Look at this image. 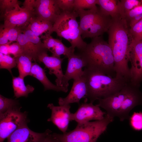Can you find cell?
<instances>
[{
  "label": "cell",
  "mask_w": 142,
  "mask_h": 142,
  "mask_svg": "<svg viewBox=\"0 0 142 142\" xmlns=\"http://www.w3.org/2000/svg\"><path fill=\"white\" fill-rule=\"evenodd\" d=\"M107 32L108 43L112 51L116 78L130 81V68L128 66L129 48L131 41L129 29L125 20L119 16L112 18Z\"/></svg>",
  "instance_id": "obj_1"
},
{
  "label": "cell",
  "mask_w": 142,
  "mask_h": 142,
  "mask_svg": "<svg viewBox=\"0 0 142 142\" xmlns=\"http://www.w3.org/2000/svg\"><path fill=\"white\" fill-rule=\"evenodd\" d=\"M78 16L76 11L62 12L53 25L51 32H55L57 36L67 40L74 49L77 48L80 51L87 44L82 39L79 23L77 20Z\"/></svg>",
  "instance_id": "obj_6"
},
{
  "label": "cell",
  "mask_w": 142,
  "mask_h": 142,
  "mask_svg": "<svg viewBox=\"0 0 142 142\" xmlns=\"http://www.w3.org/2000/svg\"><path fill=\"white\" fill-rule=\"evenodd\" d=\"M30 75L36 78L43 85L45 90H53L57 92H67L68 88L57 86L52 83L47 77L44 69L36 62L33 63Z\"/></svg>",
  "instance_id": "obj_18"
},
{
  "label": "cell",
  "mask_w": 142,
  "mask_h": 142,
  "mask_svg": "<svg viewBox=\"0 0 142 142\" xmlns=\"http://www.w3.org/2000/svg\"><path fill=\"white\" fill-rule=\"evenodd\" d=\"M98 0H74V10L97 8Z\"/></svg>",
  "instance_id": "obj_30"
},
{
  "label": "cell",
  "mask_w": 142,
  "mask_h": 142,
  "mask_svg": "<svg viewBox=\"0 0 142 142\" xmlns=\"http://www.w3.org/2000/svg\"><path fill=\"white\" fill-rule=\"evenodd\" d=\"M79 54L85 63V68L112 77L115 73L111 48L102 36L92 38Z\"/></svg>",
  "instance_id": "obj_3"
},
{
  "label": "cell",
  "mask_w": 142,
  "mask_h": 142,
  "mask_svg": "<svg viewBox=\"0 0 142 142\" xmlns=\"http://www.w3.org/2000/svg\"><path fill=\"white\" fill-rule=\"evenodd\" d=\"M51 34L47 33L41 36L44 47L52 53V56L60 57L62 55L68 58L73 53L75 49L71 46L67 47L64 45L61 40L53 38Z\"/></svg>",
  "instance_id": "obj_16"
},
{
  "label": "cell",
  "mask_w": 142,
  "mask_h": 142,
  "mask_svg": "<svg viewBox=\"0 0 142 142\" xmlns=\"http://www.w3.org/2000/svg\"><path fill=\"white\" fill-rule=\"evenodd\" d=\"M74 0H56L57 4L62 12L74 11Z\"/></svg>",
  "instance_id": "obj_33"
},
{
  "label": "cell",
  "mask_w": 142,
  "mask_h": 142,
  "mask_svg": "<svg viewBox=\"0 0 142 142\" xmlns=\"http://www.w3.org/2000/svg\"><path fill=\"white\" fill-rule=\"evenodd\" d=\"M12 84L14 97L16 98L21 97H27L29 94L33 92L34 89V87L32 85L29 84L26 85L24 79L19 76L13 77Z\"/></svg>",
  "instance_id": "obj_22"
},
{
  "label": "cell",
  "mask_w": 142,
  "mask_h": 142,
  "mask_svg": "<svg viewBox=\"0 0 142 142\" xmlns=\"http://www.w3.org/2000/svg\"><path fill=\"white\" fill-rule=\"evenodd\" d=\"M33 10L18 5L14 9L6 13L1 18H3L4 28H9L17 26H27L34 16Z\"/></svg>",
  "instance_id": "obj_9"
},
{
  "label": "cell",
  "mask_w": 142,
  "mask_h": 142,
  "mask_svg": "<svg viewBox=\"0 0 142 142\" xmlns=\"http://www.w3.org/2000/svg\"><path fill=\"white\" fill-rule=\"evenodd\" d=\"M17 67L15 58L9 55H4L0 53V68L8 70L12 73L11 69Z\"/></svg>",
  "instance_id": "obj_29"
},
{
  "label": "cell",
  "mask_w": 142,
  "mask_h": 142,
  "mask_svg": "<svg viewBox=\"0 0 142 142\" xmlns=\"http://www.w3.org/2000/svg\"><path fill=\"white\" fill-rule=\"evenodd\" d=\"M45 132L44 135L40 142H60L50 130L47 129Z\"/></svg>",
  "instance_id": "obj_36"
},
{
  "label": "cell",
  "mask_w": 142,
  "mask_h": 142,
  "mask_svg": "<svg viewBox=\"0 0 142 142\" xmlns=\"http://www.w3.org/2000/svg\"><path fill=\"white\" fill-rule=\"evenodd\" d=\"M20 106L0 114V142L4 140L16 129L28 122L27 112H22Z\"/></svg>",
  "instance_id": "obj_7"
},
{
  "label": "cell",
  "mask_w": 142,
  "mask_h": 142,
  "mask_svg": "<svg viewBox=\"0 0 142 142\" xmlns=\"http://www.w3.org/2000/svg\"><path fill=\"white\" fill-rule=\"evenodd\" d=\"M85 102L80 105L75 113H72L71 120L77 124L84 123L91 120H100L103 119L106 113L103 111L99 106L92 103Z\"/></svg>",
  "instance_id": "obj_11"
},
{
  "label": "cell",
  "mask_w": 142,
  "mask_h": 142,
  "mask_svg": "<svg viewBox=\"0 0 142 142\" xmlns=\"http://www.w3.org/2000/svg\"><path fill=\"white\" fill-rule=\"evenodd\" d=\"M128 59L131 64L129 82L139 87L142 82V41H131Z\"/></svg>",
  "instance_id": "obj_8"
},
{
  "label": "cell",
  "mask_w": 142,
  "mask_h": 142,
  "mask_svg": "<svg viewBox=\"0 0 142 142\" xmlns=\"http://www.w3.org/2000/svg\"><path fill=\"white\" fill-rule=\"evenodd\" d=\"M47 107L51 111V116L47 121L52 122L63 133L66 132L69 122L72 121L70 105L55 106L49 103Z\"/></svg>",
  "instance_id": "obj_13"
},
{
  "label": "cell",
  "mask_w": 142,
  "mask_h": 142,
  "mask_svg": "<svg viewBox=\"0 0 142 142\" xmlns=\"http://www.w3.org/2000/svg\"><path fill=\"white\" fill-rule=\"evenodd\" d=\"M15 58L19 76L24 79L26 76L30 75L32 65V58L24 53Z\"/></svg>",
  "instance_id": "obj_23"
},
{
  "label": "cell",
  "mask_w": 142,
  "mask_h": 142,
  "mask_svg": "<svg viewBox=\"0 0 142 142\" xmlns=\"http://www.w3.org/2000/svg\"><path fill=\"white\" fill-rule=\"evenodd\" d=\"M87 94L86 79L84 74L80 78L73 80L72 87L68 95L65 98L58 99L59 104L63 105L74 103L79 104L82 99L86 98Z\"/></svg>",
  "instance_id": "obj_15"
},
{
  "label": "cell",
  "mask_w": 142,
  "mask_h": 142,
  "mask_svg": "<svg viewBox=\"0 0 142 142\" xmlns=\"http://www.w3.org/2000/svg\"><path fill=\"white\" fill-rule=\"evenodd\" d=\"M22 27L17 26L8 28V39L10 44L13 42H17L19 35L22 33Z\"/></svg>",
  "instance_id": "obj_34"
},
{
  "label": "cell",
  "mask_w": 142,
  "mask_h": 142,
  "mask_svg": "<svg viewBox=\"0 0 142 142\" xmlns=\"http://www.w3.org/2000/svg\"><path fill=\"white\" fill-rule=\"evenodd\" d=\"M114 120V118L106 114L101 120L77 124L70 131L63 134L53 133L60 142H97Z\"/></svg>",
  "instance_id": "obj_5"
},
{
  "label": "cell",
  "mask_w": 142,
  "mask_h": 142,
  "mask_svg": "<svg viewBox=\"0 0 142 142\" xmlns=\"http://www.w3.org/2000/svg\"><path fill=\"white\" fill-rule=\"evenodd\" d=\"M68 58L67 66L62 83V87L66 88L68 87L70 80H74L83 75L84 72L82 68L85 66L84 60L78 54L73 53Z\"/></svg>",
  "instance_id": "obj_14"
},
{
  "label": "cell",
  "mask_w": 142,
  "mask_h": 142,
  "mask_svg": "<svg viewBox=\"0 0 142 142\" xmlns=\"http://www.w3.org/2000/svg\"><path fill=\"white\" fill-rule=\"evenodd\" d=\"M8 28H4L3 26L0 27V45L6 44L8 42Z\"/></svg>",
  "instance_id": "obj_37"
},
{
  "label": "cell",
  "mask_w": 142,
  "mask_h": 142,
  "mask_svg": "<svg viewBox=\"0 0 142 142\" xmlns=\"http://www.w3.org/2000/svg\"><path fill=\"white\" fill-rule=\"evenodd\" d=\"M16 42L18 43L22 47L23 53L32 57L35 62H36L38 54L46 49L42 50L39 49L31 42L22 33L19 34Z\"/></svg>",
  "instance_id": "obj_21"
},
{
  "label": "cell",
  "mask_w": 142,
  "mask_h": 142,
  "mask_svg": "<svg viewBox=\"0 0 142 142\" xmlns=\"http://www.w3.org/2000/svg\"><path fill=\"white\" fill-rule=\"evenodd\" d=\"M33 8L34 16L53 24L62 12L56 0H34Z\"/></svg>",
  "instance_id": "obj_10"
},
{
  "label": "cell",
  "mask_w": 142,
  "mask_h": 142,
  "mask_svg": "<svg viewBox=\"0 0 142 142\" xmlns=\"http://www.w3.org/2000/svg\"><path fill=\"white\" fill-rule=\"evenodd\" d=\"M129 28L142 19V2L138 6L129 11L124 18Z\"/></svg>",
  "instance_id": "obj_24"
},
{
  "label": "cell",
  "mask_w": 142,
  "mask_h": 142,
  "mask_svg": "<svg viewBox=\"0 0 142 142\" xmlns=\"http://www.w3.org/2000/svg\"><path fill=\"white\" fill-rule=\"evenodd\" d=\"M27 26L22 27V33L31 42L39 49L42 50L45 49L44 47L43 42L41 41L40 38L28 28Z\"/></svg>",
  "instance_id": "obj_28"
},
{
  "label": "cell",
  "mask_w": 142,
  "mask_h": 142,
  "mask_svg": "<svg viewBox=\"0 0 142 142\" xmlns=\"http://www.w3.org/2000/svg\"><path fill=\"white\" fill-rule=\"evenodd\" d=\"M48 50L46 49L38 55L36 62L43 63L46 68L49 70V73L54 74L56 77L55 80L56 85L62 87V83L64 74L62 68V64L64 58L54 56H49L47 53Z\"/></svg>",
  "instance_id": "obj_12"
},
{
  "label": "cell",
  "mask_w": 142,
  "mask_h": 142,
  "mask_svg": "<svg viewBox=\"0 0 142 142\" xmlns=\"http://www.w3.org/2000/svg\"><path fill=\"white\" fill-rule=\"evenodd\" d=\"M27 123L22 125L7 138V142H40L45 133L33 131L28 127Z\"/></svg>",
  "instance_id": "obj_17"
},
{
  "label": "cell",
  "mask_w": 142,
  "mask_h": 142,
  "mask_svg": "<svg viewBox=\"0 0 142 142\" xmlns=\"http://www.w3.org/2000/svg\"><path fill=\"white\" fill-rule=\"evenodd\" d=\"M20 3L17 0H0L1 17L6 13L14 9Z\"/></svg>",
  "instance_id": "obj_32"
},
{
  "label": "cell",
  "mask_w": 142,
  "mask_h": 142,
  "mask_svg": "<svg viewBox=\"0 0 142 142\" xmlns=\"http://www.w3.org/2000/svg\"><path fill=\"white\" fill-rule=\"evenodd\" d=\"M9 55H13L15 58L23 53L22 47L17 42L13 43L9 45Z\"/></svg>",
  "instance_id": "obj_35"
},
{
  "label": "cell",
  "mask_w": 142,
  "mask_h": 142,
  "mask_svg": "<svg viewBox=\"0 0 142 142\" xmlns=\"http://www.w3.org/2000/svg\"><path fill=\"white\" fill-rule=\"evenodd\" d=\"M129 31L131 41H142V19L130 27Z\"/></svg>",
  "instance_id": "obj_26"
},
{
  "label": "cell",
  "mask_w": 142,
  "mask_h": 142,
  "mask_svg": "<svg viewBox=\"0 0 142 142\" xmlns=\"http://www.w3.org/2000/svg\"><path fill=\"white\" fill-rule=\"evenodd\" d=\"M131 128L134 130H142V112H134L128 119Z\"/></svg>",
  "instance_id": "obj_31"
},
{
  "label": "cell",
  "mask_w": 142,
  "mask_h": 142,
  "mask_svg": "<svg viewBox=\"0 0 142 142\" xmlns=\"http://www.w3.org/2000/svg\"><path fill=\"white\" fill-rule=\"evenodd\" d=\"M53 25L51 22L34 15L27 26L35 34L39 36L44 33H48L51 34Z\"/></svg>",
  "instance_id": "obj_19"
},
{
  "label": "cell",
  "mask_w": 142,
  "mask_h": 142,
  "mask_svg": "<svg viewBox=\"0 0 142 142\" xmlns=\"http://www.w3.org/2000/svg\"><path fill=\"white\" fill-rule=\"evenodd\" d=\"M142 0H121L119 1V16L124 18L129 11L139 5Z\"/></svg>",
  "instance_id": "obj_25"
},
{
  "label": "cell",
  "mask_w": 142,
  "mask_h": 142,
  "mask_svg": "<svg viewBox=\"0 0 142 142\" xmlns=\"http://www.w3.org/2000/svg\"><path fill=\"white\" fill-rule=\"evenodd\" d=\"M10 44L8 42L7 44L0 45V53L4 55H9V49Z\"/></svg>",
  "instance_id": "obj_38"
},
{
  "label": "cell",
  "mask_w": 142,
  "mask_h": 142,
  "mask_svg": "<svg viewBox=\"0 0 142 142\" xmlns=\"http://www.w3.org/2000/svg\"><path fill=\"white\" fill-rule=\"evenodd\" d=\"M87 90L85 100L93 103L96 100L107 97L119 91L127 83L124 79L97 72L84 70Z\"/></svg>",
  "instance_id": "obj_4"
},
{
  "label": "cell",
  "mask_w": 142,
  "mask_h": 142,
  "mask_svg": "<svg viewBox=\"0 0 142 142\" xmlns=\"http://www.w3.org/2000/svg\"><path fill=\"white\" fill-rule=\"evenodd\" d=\"M19 106L17 100L7 98L0 95V114H4L10 109Z\"/></svg>",
  "instance_id": "obj_27"
},
{
  "label": "cell",
  "mask_w": 142,
  "mask_h": 142,
  "mask_svg": "<svg viewBox=\"0 0 142 142\" xmlns=\"http://www.w3.org/2000/svg\"><path fill=\"white\" fill-rule=\"evenodd\" d=\"M139 88L128 82L117 92L99 99L96 105L105 110L106 114L113 118L118 117L121 121L128 120L131 110L142 104V94Z\"/></svg>",
  "instance_id": "obj_2"
},
{
  "label": "cell",
  "mask_w": 142,
  "mask_h": 142,
  "mask_svg": "<svg viewBox=\"0 0 142 142\" xmlns=\"http://www.w3.org/2000/svg\"><path fill=\"white\" fill-rule=\"evenodd\" d=\"M119 1L98 0L97 4L99 6V10L103 14L106 16H110L113 18L120 16Z\"/></svg>",
  "instance_id": "obj_20"
}]
</instances>
